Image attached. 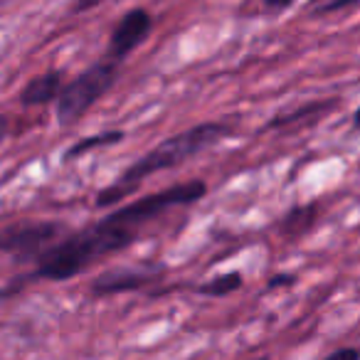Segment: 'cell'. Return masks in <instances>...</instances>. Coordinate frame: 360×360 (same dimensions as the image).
<instances>
[{
    "label": "cell",
    "mask_w": 360,
    "mask_h": 360,
    "mask_svg": "<svg viewBox=\"0 0 360 360\" xmlns=\"http://www.w3.org/2000/svg\"><path fill=\"white\" fill-rule=\"evenodd\" d=\"M335 101L338 99H326V101H309V104L299 106V109H291L289 114L274 116V119L266 124V129H284V126H294L299 121H319L323 114L335 109Z\"/></svg>",
    "instance_id": "obj_8"
},
{
    "label": "cell",
    "mask_w": 360,
    "mask_h": 360,
    "mask_svg": "<svg viewBox=\"0 0 360 360\" xmlns=\"http://www.w3.org/2000/svg\"><path fill=\"white\" fill-rule=\"evenodd\" d=\"M353 126L360 131V106H358V109H355V114H353Z\"/></svg>",
    "instance_id": "obj_17"
},
{
    "label": "cell",
    "mask_w": 360,
    "mask_h": 360,
    "mask_svg": "<svg viewBox=\"0 0 360 360\" xmlns=\"http://www.w3.org/2000/svg\"><path fill=\"white\" fill-rule=\"evenodd\" d=\"M62 82H65V75L60 70L45 72L40 77H32L25 84V89L20 91V104L22 106H42L50 104V101H57L62 91Z\"/></svg>",
    "instance_id": "obj_7"
},
{
    "label": "cell",
    "mask_w": 360,
    "mask_h": 360,
    "mask_svg": "<svg viewBox=\"0 0 360 360\" xmlns=\"http://www.w3.org/2000/svg\"><path fill=\"white\" fill-rule=\"evenodd\" d=\"M242 284H245V279H242L240 271H227V274L212 276L207 284L198 286V291L205 294V296H215V299H220V296H230L232 291H237Z\"/></svg>",
    "instance_id": "obj_10"
},
{
    "label": "cell",
    "mask_w": 360,
    "mask_h": 360,
    "mask_svg": "<svg viewBox=\"0 0 360 360\" xmlns=\"http://www.w3.org/2000/svg\"><path fill=\"white\" fill-rule=\"evenodd\" d=\"M119 77V62L104 60L94 62L89 70H84L79 77L67 82L57 96V119L60 126H72L114 86Z\"/></svg>",
    "instance_id": "obj_3"
},
{
    "label": "cell",
    "mask_w": 360,
    "mask_h": 360,
    "mask_svg": "<svg viewBox=\"0 0 360 360\" xmlns=\"http://www.w3.org/2000/svg\"><path fill=\"white\" fill-rule=\"evenodd\" d=\"M150 30H153V18H150L148 11L143 8H136V11H129L119 22H116L114 32H111L109 40V60L121 62L141 47L146 40H148Z\"/></svg>",
    "instance_id": "obj_5"
},
{
    "label": "cell",
    "mask_w": 360,
    "mask_h": 360,
    "mask_svg": "<svg viewBox=\"0 0 360 360\" xmlns=\"http://www.w3.org/2000/svg\"><path fill=\"white\" fill-rule=\"evenodd\" d=\"M119 141H124V131H104V134H94V136H89V139L72 146V148L67 150V160L77 158V155H82V153H89V150L99 148V146H114V143H119Z\"/></svg>",
    "instance_id": "obj_11"
},
{
    "label": "cell",
    "mask_w": 360,
    "mask_h": 360,
    "mask_svg": "<svg viewBox=\"0 0 360 360\" xmlns=\"http://www.w3.org/2000/svg\"><path fill=\"white\" fill-rule=\"evenodd\" d=\"M259 360H266V358H259Z\"/></svg>",
    "instance_id": "obj_19"
},
{
    "label": "cell",
    "mask_w": 360,
    "mask_h": 360,
    "mask_svg": "<svg viewBox=\"0 0 360 360\" xmlns=\"http://www.w3.org/2000/svg\"><path fill=\"white\" fill-rule=\"evenodd\" d=\"M266 8H289L294 0H264Z\"/></svg>",
    "instance_id": "obj_15"
},
{
    "label": "cell",
    "mask_w": 360,
    "mask_h": 360,
    "mask_svg": "<svg viewBox=\"0 0 360 360\" xmlns=\"http://www.w3.org/2000/svg\"><path fill=\"white\" fill-rule=\"evenodd\" d=\"M311 3H326V0H311Z\"/></svg>",
    "instance_id": "obj_18"
},
{
    "label": "cell",
    "mask_w": 360,
    "mask_h": 360,
    "mask_svg": "<svg viewBox=\"0 0 360 360\" xmlns=\"http://www.w3.org/2000/svg\"><path fill=\"white\" fill-rule=\"evenodd\" d=\"M70 235L60 220H37V222H18L0 232V250L15 257L18 262L40 259L47 250Z\"/></svg>",
    "instance_id": "obj_4"
},
{
    "label": "cell",
    "mask_w": 360,
    "mask_h": 360,
    "mask_svg": "<svg viewBox=\"0 0 360 360\" xmlns=\"http://www.w3.org/2000/svg\"><path fill=\"white\" fill-rule=\"evenodd\" d=\"M294 276H289V274H284V276H274V279L269 281V286H279V284H294Z\"/></svg>",
    "instance_id": "obj_14"
},
{
    "label": "cell",
    "mask_w": 360,
    "mask_h": 360,
    "mask_svg": "<svg viewBox=\"0 0 360 360\" xmlns=\"http://www.w3.org/2000/svg\"><path fill=\"white\" fill-rule=\"evenodd\" d=\"M355 3H360V0H333V3H330V6H326L323 11H338V8L355 6Z\"/></svg>",
    "instance_id": "obj_13"
},
{
    "label": "cell",
    "mask_w": 360,
    "mask_h": 360,
    "mask_svg": "<svg viewBox=\"0 0 360 360\" xmlns=\"http://www.w3.org/2000/svg\"><path fill=\"white\" fill-rule=\"evenodd\" d=\"M326 360H360V350L358 348H340V350H333Z\"/></svg>",
    "instance_id": "obj_12"
},
{
    "label": "cell",
    "mask_w": 360,
    "mask_h": 360,
    "mask_svg": "<svg viewBox=\"0 0 360 360\" xmlns=\"http://www.w3.org/2000/svg\"><path fill=\"white\" fill-rule=\"evenodd\" d=\"M230 134H232V126L222 124V121H207V124L191 126V129L183 131V134L170 136L163 143L150 148L146 155H141L134 165H129L109 188H104V191L96 195V207H109V205H116V202L126 200L131 193L139 191V186L148 175L158 173V170H170V168H175V165L186 163L188 158H193V155H198L200 150L215 146L217 141Z\"/></svg>",
    "instance_id": "obj_2"
},
{
    "label": "cell",
    "mask_w": 360,
    "mask_h": 360,
    "mask_svg": "<svg viewBox=\"0 0 360 360\" xmlns=\"http://www.w3.org/2000/svg\"><path fill=\"white\" fill-rule=\"evenodd\" d=\"M316 212H319V205H316V202L294 207V210L281 220V232H284L286 237H301L304 232H309L311 227H314Z\"/></svg>",
    "instance_id": "obj_9"
},
{
    "label": "cell",
    "mask_w": 360,
    "mask_h": 360,
    "mask_svg": "<svg viewBox=\"0 0 360 360\" xmlns=\"http://www.w3.org/2000/svg\"><path fill=\"white\" fill-rule=\"evenodd\" d=\"M158 266H141V269H109L91 281V294L94 296H114L126 291L143 289V286L158 281Z\"/></svg>",
    "instance_id": "obj_6"
},
{
    "label": "cell",
    "mask_w": 360,
    "mask_h": 360,
    "mask_svg": "<svg viewBox=\"0 0 360 360\" xmlns=\"http://www.w3.org/2000/svg\"><path fill=\"white\" fill-rule=\"evenodd\" d=\"M6 129H8V121L0 116V141H3V136H6Z\"/></svg>",
    "instance_id": "obj_16"
},
{
    "label": "cell",
    "mask_w": 360,
    "mask_h": 360,
    "mask_svg": "<svg viewBox=\"0 0 360 360\" xmlns=\"http://www.w3.org/2000/svg\"><path fill=\"white\" fill-rule=\"evenodd\" d=\"M205 193L207 183L195 178L188 180V183H180V186H170L165 191L143 195L141 200H134L129 205H121L119 210L106 215L96 225L86 227L82 232H70L65 240H60L52 250H47L37 259V269L27 279H72L101 257H109L134 245L139 230H143L155 217L173 210V207L193 205Z\"/></svg>",
    "instance_id": "obj_1"
}]
</instances>
